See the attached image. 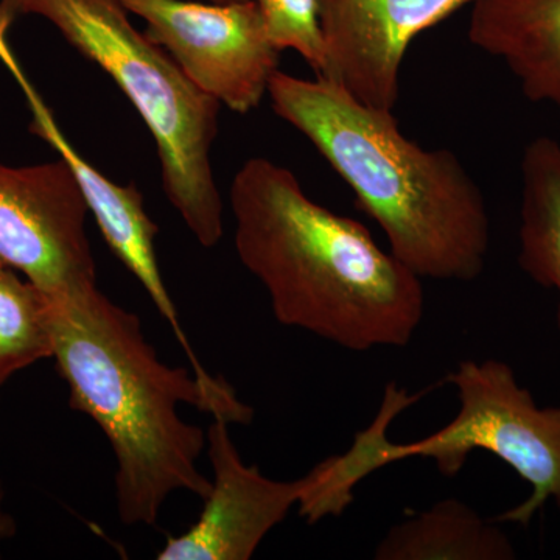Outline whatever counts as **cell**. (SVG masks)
Returning <instances> with one entry per match:
<instances>
[{
  "mask_svg": "<svg viewBox=\"0 0 560 560\" xmlns=\"http://www.w3.org/2000/svg\"><path fill=\"white\" fill-rule=\"evenodd\" d=\"M475 0H318L324 79L374 108H396L405 55L420 33Z\"/></svg>",
  "mask_w": 560,
  "mask_h": 560,
  "instance_id": "ba28073f",
  "label": "cell"
},
{
  "mask_svg": "<svg viewBox=\"0 0 560 560\" xmlns=\"http://www.w3.org/2000/svg\"><path fill=\"white\" fill-rule=\"evenodd\" d=\"M18 525L13 515L5 508V489L0 481V540H10L16 536Z\"/></svg>",
  "mask_w": 560,
  "mask_h": 560,
  "instance_id": "2e32d148",
  "label": "cell"
},
{
  "mask_svg": "<svg viewBox=\"0 0 560 560\" xmlns=\"http://www.w3.org/2000/svg\"><path fill=\"white\" fill-rule=\"evenodd\" d=\"M44 294V293H43ZM51 359L69 386L70 407L90 416L117 460V511L125 525H154L172 493L205 500L212 480L198 467L206 431L180 418V405L246 425L253 408L234 388L161 361L138 315L95 285L44 294Z\"/></svg>",
  "mask_w": 560,
  "mask_h": 560,
  "instance_id": "6da1fadb",
  "label": "cell"
},
{
  "mask_svg": "<svg viewBox=\"0 0 560 560\" xmlns=\"http://www.w3.org/2000/svg\"><path fill=\"white\" fill-rule=\"evenodd\" d=\"M271 106L311 140L375 220L389 250L420 279L471 282L490 249L488 202L451 150L401 132L393 110L364 105L324 77L272 75Z\"/></svg>",
  "mask_w": 560,
  "mask_h": 560,
  "instance_id": "3957f363",
  "label": "cell"
},
{
  "mask_svg": "<svg viewBox=\"0 0 560 560\" xmlns=\"http://www.w3.org/2000/svg\"><path fill=\"white\" fill-rule=\"evenodd\" d=\"M518 265L530 280L558 293L560 331V142L539 136L525 147L521 161Z\"/></svg>",
  "mask_w": 560,
  "mask_h": 560,
  "instance_id": "4fadbf2b",
  "label": "cell"
},
{
  "mask_svg": "<svg viewBox=\"0 0 560 560\" xmlns=\"http://www.w3.org/2000/svg\"><path fill=\"white\" fill-rule=\"evenodd\" d=\"M18 16L49 21L62 38L119 84L153 135L162 186L205 248L223 237V200L212 171L220 103L167 50L136 31L117 0H7Z\"/></svg>",
  "mask_w": 560,
  "mask_h": 560,
  "instance_id": "277c9868",
  "label": "cell"
},
{
  "mask_svg": "<svg viewBox=\"0 0 560 560\" xmlns=\"http://www.w3.org/2000/svg\"><path fill=\"white\" fill-rule=\"evenodd\" d=\"M469 40L500 58L534 103L560 109V0H475Z\"/></svg>",
  "mask_w": 560,
  "mask_h": 560,
  "instance_id": "8fae6325",
  "label": "cell"
},
{
  "mask_svg": "<svg viewBox=\"0 0 560 560\" xmlns=\"http://www.w3.org/2000/svg\"><path fill=\"white\" fill-rule=\"evenodd\" d=\"M514 545L499 523L456 499L434 503L393 526L374 551L377 560H512Z\"/></svg>",
  "mask_w": 560,
  "mask_h": 560,
  "instance_id": "7c38bea8",
  "label": "cell"
},
{
  "mask_svg": "<svg viewBox=\"0 0 560 560\" xmlns=\"http://www.w3.org/2000/svg\"><path fill=\"white\" fill-rule=\"evenodd\" d=\"M272 46L294 50L313 69L326 72V49L320 32L318 0H256Z\"/></svg>",
  "mask_w": 560,
  "mask_h": 560,
  "instance_id": "9a60e30c",
  "label": "cell"
},
{
  "mask_svg": "<svg viewBox=\"0 0 560 560\" xmlns=\"http://www.w3.org/2000/svg\"><path fill=\"white\" fill-rule=\"evenodd\" d=\"M445 383L458 394V415L430 436L408 444H394L386 430L423 394H408L394 382L386 386L377 419L341 455L350 482L357 486L375 470L408 458L431 459L444 477L453 478L471 452L482 451L530 486L528 499L493 522L528 526L550 500L560 510V407H539L510 364L500 360L460 361Z\"/></svg>",
  "mask_w": 560,
  "mask_h": 560,
  "instance_id": "5b68a950",
  "label": "cell"
},
{
  "mask_svg": "<svg viewBox=\"0 0 560 560\" xmlns=\"http://www.w3.org/2000/svg\"><path fill=\"white\" fill-rule=\"evenodd\" d=\"M9 31V25L0 24V62L9 70L27 101L32 113L31 131L44 142L49 143L51 149L57 151L58 156L68 164L73 178L79 184L88 209L97 221L110 250L139 280L162 318L171 324L179 345L186 350L195 374L198 377L208 378L210 374L191 350L186 331L180 327L175 302L162 279L156 249H154V238L160 230L143 208L142 194L135 184L119 186L106 178L97 168L92 167L90 162L84 160L75 147L69 142L60 125L55 120L54 113L43 101L35 84L28 79L11 49L7 38Z\"/></svg>",
  "mask_w": 560,
  "mask_h": 560,
  "instance_id": "30bf717a",
  "label": "cell"
},
{
  "mask_svg": "<svg viewBox=\"0 0 560 560\" xmlns=\"http://www.w3.org/2000/svg\"><path fill=\"white\" fill-rule=\"evenodd\" d=\"M205 2L232 3V2H246V0H205Z\"/></svg>",
  "mask_w": 560,
  "mask_h": 560,
  "instance_id": "e0dca14e",
  "label": "cell"
},
{
  "mask_svg": "<svg viewBox=\"0 0 560 560\" xmlns=\"http://www.w3.org/2000/svg\"><path fill=\"white\" fill-rule=\"evenodd\" d=\"M145 22V35L171 54L183 72L220 105L256 109L279 70L256 0H117Z\"/></svg>",
  "mask_w": 560,
  "mask_h": 560,
  "instance_id": "8992f818",
  "label": "cell"
},
{
  "mask_svg": "<svg viewBox=\"0 0 560 560\" xmlns=\"http://www.w3.org/2000/svg\"><path fill=\"white\" fill-rule=\"evenodd\" d=\"M206 445L213 480L195 525L171 536L158 551L160 560H249L265 537L298 506L305 478L278 481L242 459L230 423L212 419Z\"/></svg>",
  "mask_w": 560,
  "mask_h": 560,
  "instance_id": "9c48e42d",
  "label": "cell"
},
{
  "mask_svg": "<svg viewBox=\"0 0 560 560\" xmlns=\"http://www.w3.org/2000/svg\"><path fill=\"white\" fill-rule=\"evenodd\" d=\"M86 201L65 161L0 164V265L44 294L95 285Z\"/></svg>",
  "mask_w": 560,
  "mask_h": 560,
  "instance_id": "52a82bcc",
  "label": "cell"
},
{
  "mask_svg": "<svg viewBox=\"0 0 560 560\" xmlns=\"http://www.w3.org/2000/svg\"><path fill=\"white\" fill-rule=\"evenodd\" d=\"M230 202L238 259L282 326L353 352L410 345L425 315L422 279L366 226L313 201L267 158L235 173Z\"/></svg>",
  "mask_w": 560,
  "mask_h": 560,
  "instance_id": "7a4b0ae2",
  "label": "cell"
},
{
  "mask_svg": "<svg viewBox=\"0 0 560 560\" xmlns=\"http://www.w3.org/2000/svg\"><path fill=\"white\" fill-rule=\"evenodd\" d=\"M51 352L43 291L0 265V386Z\"/></svg>",
  "mask_w": 560,
  "mask_h": 560,
  "instance_id": "5bb4252c",
  "label": "cell"
}]
</instances>
